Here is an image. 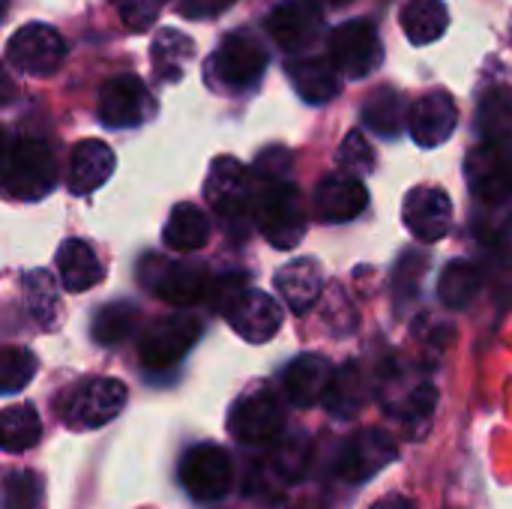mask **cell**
Masks as SVG:
<instances>
[{
    "label": "cell",
    "instance_id": "34",
    "mask_svg": "<svg viewBox=\"0 0 512 509\" xmlns=\"http://www.w3.org/2000/svg\"><path fill=\"white\" fill-rule=\"evenodd\" d=\"M36 375V357L27 348L0 345V396L24 390Z\"/></svg>",
    "mask_w": 512,
    "mask_h": 509
},
{
    "label": "cell",
    "instance_id": "2",
    "mask_svg": "<svg viewBox=\"0 0 512 509\" xmlns=\"http://www.w3.org/2000/svg\"><path fill=\"white\" fill-rule=\"evenodd\" d=\"M57 186V159L36 138H18L0 159V189L18 201H39Z\"/></svg>",
    "mask_w": 512,
    "mask_h": 509
},
{
    "label": "cell",
    "instance_id": "40",
    "mask_svg": "<svg viewBox=\"0 0 512 509\" xmlns=\"http://www.w3.org/2000/svg\"><path fill=\"white\" fill-rule=\"evenodd\" d=\"M237 0H174V9L183 15V18H192V21H204V18H216L222 12H228Z\"/></svg>",
    "mask_w": 512,
    "mask_h": 509
},
{
    "label": "cell",
    "instance_id": "13",
    "mask_svg": "<svg viewBox=\"0 0 512 509\" xmlns=\"http://www.w3.org/2000/svg\"><path fill=\"white\" fill-rule=\"evenodd\" d=\"M264 69H267V51L249 33H228L210 60V72L225 87H252L264 75Z\"/></svg>",
    "mask_w": 512,
    "mask_h": 509
},
{
    "label": "cell",
    "instance_id": "10",
    "mask_svg": "<svg viewBox=\"0 0 512 509\" xmlns=\"http://www.w3.org/2000/svg\"><path fill=\"white\" fill-rule=\"evenodd\" d=\"M180 483L195 501H219L234 483V462L222 447L198 444L180 462Z\"/></svg>",
    "mask_w": 512,
    "mask_h": 509
},
{
    "label": "cell",
    "instance_id": "20",
    "mask_svg": "<svg viewBox=\"0 0 512 509\" xmlns=\"http://www.w3.org/2000/svg\"><path fill=\"white\" fill-rule=\"evenodd\" d=\"M468 180L477 198L504 201L512 192V162L501 156L495 141H486L468 159Z\"/></svg>",
    "mask_w": 512,
    "mask_h": 509
},
{
    "label": "cell",
    "instance_id": "29",
    "mask_svg": "<svg viewBox=\"0 0 512 509\" xmlns=\"http://www.w3.org/2000/svg\"><path fill=\"white\" fill-rule=\"evenodd\" d=\"M24 303L30 318L42 330H54L60 324V297H57L54 276L48 270H30L24 276Z\"/></svg>",
    "mask_w": 512,
    "mask_h": 509
},
{
    "label": "cell",
    "instance_id": "27",
    "mask_svg": "<svg viewBox=\"0 0 512 509\" xmlns=\"http://www.w3.org/2000/svg\"><path fill=\"white\" fill-rule=\"evenodd\" d=\"M165 243L177 252H195L207 243L210 237V219L204 216V210L198 204H177L168 216V225L162 231Z\"/></svg>",
    "mask_w": 512,
    "mask_h": 509
},
{
    "label": "cell",
    "instance_id": "24",
    "mask_svg": "<svg viewBox=\"0 0 512 509\" xmlns=\"http://www.w3.org/2000/svg\"><path fill=\"white\" fill-rule=\"evenodd\" d=\"M57 273L66 291L81 294L102 282V264L84 240H66L57 249Z\"/></svg>",
    "mask_w": 512,
    "mask_h": 509
},
{
    "label": "cell",
    "instance_id": "38",
    "mask_svg": "<svg viewBox=\"0 0 512 509\" xmlns=\"http://www.w3.org/2000/svg\"><path fill=\"white\" fill-rule=\"evenodd\" d=\"M339 165L345 171H369L375 165V153H372V147H369V141L363 138L360 129L348 132V138L342 141V147H339Z\"/></svg>",
    "mask_w": 512,
    "mask_h": 509
},
{
    "label": "cell",
    "instance_id": "3",
    "mask_svg": "<svg viewBox=\"0 0 512 509\" xmlns=\"http://www.w3.org/2000/svg\"><path fill=\"white\" fill-rule=\"evenodd\" d=\"M141 282H147V288L159 300H165L177 309H186V306L207 300V291H210V276L201 264L165 261L156 255L141 261Z\"/></svg>",
    "mask_w": 512,
    "mask_h": 509
},
{
    "label": "cell",
    "instance_id": "23",
    "mask_svg": "<svg viewBox=\"0 0 512 509\" xmlns=\"http://www.w3.org/2000/svg\"><path fill=\"white\" fill-rule=\"evenodd\" d=\"M288 78L294 84V90L309 102V105H324L330 102L339 90V69L333 66V60L324 57H300L288 63Z\"/></svg>",
    "mask_w": 512,
    "mask_h": 509
},
{
    "label": "cell",
    "instance_id": "14",
    "mask_svg": "<svg viewBox=\"0 0 512 509\" xmlns=\"http://www.w3.org/2000/svg\"><path fill=\"white\" fill-rule=\"evenodd\" d=\"M402 219H405V228L420 243H438V240H444L450 234V225H453V201L438 186L411 189L408 198H405V204H402Z\"/></svg>",
    "mask_w": 512,
    "mask_h": 509
},
{
    "label": "cell",
    "instance_id": "36",
    "mask_svg": "<svg viewBox=\"0 0 512 509\" xmlns=\"http://www.w3.org/2000/svg\"><path fill=\"white\" fill-rule=\"evenodd\" d=\"M42 501V480L33 471H15L6 480V509H36Z\"/></svg>",
    "mask_w": 512,
    "mask_h": 509
},
{
    "label": "cell",
    "instance_id": "25",
    "mask_svg": "<svg viewBox=\"0 0 512 509\" xmlns=\"http://www.w3.org/2000/svg\"><path fill=\"white\" fill-rule=\"evenodd\" d=\"M399 21L414 45H432L444 36L450 12L441 0H408L399 12Z\"/></svg>",
    "mask_w": 512,
    "mask_h": 509
},
{
    "label": "cell",
    "instance_id": "17",
    "mask_svg": "<svg viewBox=\"0 0 512 509\" xmlns=\"http://www.w3.org/2000/svg\"><path fill=\"white\" fill-rule=\"evenodd\" d=\"M366 204V186L348 171L327 174L315 189V213L321 222H351L366 210Z\"/></svg>",
    "mask_w": 512,
    "mask_h": 509
},
{
    "label": "cell",
    "instance_id": "9",
    "mask_svg": "<svg viewBox=\"0 0 512 509\" xmlns=\"http://www.w3.org/2000/svg\"><path fill=\"white\" fill-rule=\"evenodd\" d=\"M285 429V408L270 390L246 393L228 417V432L249 447H264L276 441Z\"/></svg>",
    "mask_w": 512,
    "mask_h": 509
},
{
    "label": "cell",
    "instance_id": "16",
    "mask_svg": "<svg viewBox=\"0 0 512 509\" xmlns=\"http://www.w3.org/2000/svg\"><path fill=\"white\" fill-rule=\"evenodd\" d=\"M456 123H459V108H456L453 96L444 93V90H432V93L420 96L411 105V114H408L411 138L420 147L444 144L456 132Z\"/></svg>",
    "mask_w": 512,
    "mask_h": 509
},
{
    "label": "cell",
    "instance_id": "37",
    "mask_svg": "<svg viewBox=\"0 0 512 509\" xmlns=\"http://www.w3.org/2000/svg\"><path fill=\"white\" fill-rule=\"evenodd\" d=\"M129 30H147L156 24L165 0H108Z\"/></svg>",
    "mask_w": 512,
    "mask_h": 509
},
{
    "label": "cell",
    "instance_id": "41",
    "mask_svg": "<svg viewBox=\"0 0 512 509\" xmlns=\"http://www.w3.org/2000/svg\"><path fill=\"white\" fill-rule=\"evenodd\" d=\"M288 168H291V156L285 150H279V147H270L255 162V174L261 177V183L264 180H285V171Z\"/></svg>",
    "mask_w": 512,
    "mask_h": 509
},
{
    "label": "cell",
    "instance_id": "22",
    "mask_svg": "<svg viewBox=\"0 0 512 509\" xmlns=\"http://www.w3.org/2000/svg\"><path fill=\"white\" fill-rule=\"evenodd\" d=\"M276 291L282 294L288 309H294L297 315L309 312L324 291V273H321L318 261L315 258H297V261L285 264L276 273Z\"/></svg>",
    "mask_w": 512,
    "mask_h": 509
},
{
    "label": "cell",
    "instance_id": "45",
    "mask_svg": "<svg viewBox=\"0 0 512 509\" xmlns=\"http://www.w3.org/2000/svg\"><path fill=\"white\" fill-rule=\"evenodd\" d=\"M321 3H327V6H345V3H351V0H321Z\"/></svg>",
    "mask_w": 512,
    "mask_h": 509
},
{
    "label": "cell",
    "instance_id": "42",
    "mask_svg": "<svg viewBox=\"0 0 512 509\" xmlns=\"http://www.w3.org/2000/svg\"><path fill=\"white\" fill-rule=\"evenodd\" d=\"M15 96H18V87H15V81L6 75V69L0 66V105H9Z\"/></svg>",
    "mask_w": 512,
    "mask_h": 509
},
{
    "label": "cell",
    "instance_id": "1",
    "mask_svg": "<svg viewBox=\"0 0 512 509\" xmlns=\"http://www.w3.org/2000/svg\"><path fill=\"white\" fill-rule=\"evenodd\" d=\"M252 216L276 249H294L306 237V207L300 189L288 180H264L252 195Z\"/></svg>",
    "mask_w": 512,
    "mask_h": 509
},
{
    "label": "cell",
    "instance_id": "46",
    "mask_svg": "<svg viewBox=\"0 0 512 509\" xmlns=\"http://www.w3.org/2000/svg\"><path fill=\"white\" fill-rule=\"evenodd\" d=\"M6 6H9V0H0V15L6 12Z\"/></svg>",
    "mask_w": 512,
    "mask_h": 509
},
{
    "label": "cell",
    "instance_id": "7",
    "mask_svg": "<svg viewBox=\"0 0 512 509\" xmlns=\"http://www.w3.org/2000/svg\"><path fill=\"white\" fill-rule=\"evenodd\" d=\"M6 57L24 75L48 78L63 66L66 42L54 27L33 21V24H24L21 30L12 33V39L6 42Z\"/></svg>",
    "mask_w": 512,
    "mask_h": 509
},
{
    "label": "cell",
    "instance_id": "32",
    "mask_svg": "<svg viewBox=\"0 0 512 509\" xmlns=\"http://www.w3.org/2000/svg\"><path fill=\"white\" fill-rule=\"evenodd\" d=\"M480 285H483V276H480L477 264H471V261H450L444 267V273H441L438 297L450 309H465L477 297Z\"/></svg>",
    "mask_w": 512,
    "mask_h": 509
},
{
    "label": "cell",
    "instance_id": "39",
    "mask_svg": "<svg viewBox=\"0 0 512 509\" xmlns=\"http://www.w3.org/2000/svg\"><path fill=\"white\" fill-rule=\"evenodd\" d=\"M435 405H438V390H435L432 384H423V387H417V390L408 396V405H405L402 417L408 420V426L426 423V420L432 417Z\"/></svg>",
    "mask_w": 512,
    "mask_h": 509
},
{
    "label": "cell",
    "instance_id": "26",
    "mask_svg": "<svg viewBox=\"0 0 512 509\" xmlns=\"http://www.w3.org/2000/svg\"><path fill=\"white\" fill-rule=\"evenodd\" d=\"M192 57H195V42L183 30H174V27L159 30L156 39H153V45H150L153 69L165 81H180L183 72H186V66L192 63Z\"/></svg>",
    "mask_w": 512,
    "mask_h": 509
},
{
    "label": "cell",
    "instance_id": "8",
    "mask_svg": "<svg viewBox=\"0 0 512 509\" xmlns=\"http://www.w3.org/2000/svg\"><path fill=\"white\" fill-rule=\"evenodd\" d=\"M156 114V99L138 75H114L99 90V120L108 129H132Z\"/></svg>",
    "mask_w": 512,
    "mask_h": 509
},
{
    "label": "cell",
    "instance_id": "11",
    "mask_svg": "<svg viewBox=\"0 0 512 509\" xmlns=\"http://www.w3.org/2000/svg\"><path fill=\"white\" fill-rule=\"evenodd\" d=\"M204 195L225 222H246L252 213V177L246 165L234 156H219L210 165Z\"/></svg>",
    "mask_w": 512,
    "mask_h": 509
},
{
    "label": "cell",
    "instance_id": "33",
    "mask_svg": "<svg viewBox=\"0 0 512 509\" xmlns=\"http://www.w3.org/2000/svg\"><path fill=\"white\" fill-rule=\"evenodd\" d=\"M135 321H138V309L132 303H108L93 318V339L102 348H114L132 336Z\"/></svg>",
    "mask_w": 512,
    "mask_h": 509
},
{
    "label": "cell",
    "instance_id": "12",
    "mask_svg": "<svg viewBox=\"0 0 512 509\" xmlns=\"http://www.w3.org/2000/svg\"><path fill=\"white\" fill-rule=\"evenodd\" d=\"M396 441L381 429H363L351 435L336 456V477L345 483H366L390 462H396Z\"/></svg>",
    "mask_w": 512,
    "mask_h": 509
},
{
    "label": "cell",
    "instance_id": "43",
    "mask_svg": "<svg viewBox=\"0 0 512 509\" xmlns=\"http://www.w3.org/2000/svg\"><path fill=\"white\" fill-rule=\"evenodd\" d=\"M372 509H417L408 498H402V495H387V498H381L378 504Z\"/></svg>",
    "mask_w": 512,
    "mask_h": 509
},
{
    "label": "cell",
    "instance_id": "30",
    "mask_svg": "<svg viewBox=\"0 0 512 509\" xmlns=\"http://www.w3.org/2000/svg\"><path fill=\"white\" fill-rule=\"evenodd\" d=\"M321 402L333 417H342V420L354 417L366 402V384H363L360 369L351 363V366H342L339 372H333Z\"/></svg>",
    "mask_w": 512,
    "mask_h": 509
},
{
    "label": "cell",
    "instance_id": "44",
    "mask_svg": "<svg viewBox=\"0 0 512 509\" xmlns=\"http://www.w3.org/2000/svg\"><path fill=\"white\" fill-rule=\"evenodd\" d=\"M9 150V138H6V129L0 126V159H3V153Z\"/></svg>",
    "mask_w": 512,
    "mask_h": 509
},
{
    "label": "cell",
    "instance_id": "15",
    "mask_svg": "<svg viewBox=\"0 0 512 509\" xmlns=\"http://www.w3.org/2000/svg\"><path fill=\"white\" fill-rule=\"evenodd\" d=\"M222 315L228 318L231 330L240 339L252 342V345L270 342L279 333V327H282V306L270 294L252 291V288H246L243 294H237L234 303Z\"/></svg>",
    "mask_w": 512,
    "mask_h": 509
},
{
    "label": "cell",
    "instance_id": "18",
    "mask_svg": "<svg viewBox=\"0 0 512 509\" xmlns=\"http://www.w3.org/2000/svg\"><path fill=\"white\" fill-rule=\"evenodd\" d=\"M321 15L309 3H282L267 15V33L282 51H303L318 39Z\"/></svg>",
    "mask_w": 512,
    "mask_h": 509
},
{
    "label": "cell",
    "instance_id": "21",
    "mask_svg": "<svg viewBox=\"0 0 512 509\" xmlns=\"http://www.w3.org/2000/svg\"><path fill=\"white\" fill-rule=\"evenodd\" d=\"M333 378V369L324 357L318 354H303L297 357L288 369H285V396L291 399V405L297 408H312L324 399L327 384Z\"/></svg>",
    "mask_w": 512,
    "mask_h": 509
},
{
    "label": "cell",
    "instance_id": "28",
    "mask_svg": "<svg viewBox=\"0 0 512 509\" xmlns=\"http://www.w3.org/2000/svg\"><path fill=\"white\" fill-rule=\"evenodd\" d=\"M42 438V420L33 405H9L0 411V450L24 453L33 450Z\"/></svg>",
    "mask_w": 512,
    "mask_h": 509
},
{
    "label": "cell",
    "instance_id": "35",
    "mask_svg": "<svg viewBox=\"0 0 512 509\" xmlns=\"http://www.w3.org/2000/svg\"><path fill=\"white\" fill-rule=\"evenodd\" d=\"M480 132L489 138V141H501L504 135L512 132V90L510 87H495L483 105H480Z\"/></svg>",
    "mask_w": 512,
    "mask_h": 509
},
{
    "label": "cell",
    "instance_id": "4",
    "mask_svg": "<svg viewBox=\"0 0 512 509\" xmlns=\"http://www.w3.org/2000/svg\"><path fill=\"white\" fill-rule=\"evenodd\" d=\"M198 336H201V321L195 315H186V312L162 315L144 330L141 345H138V357L153 372L171 369L192 351Z\"/></svg>",
    "mask_w": 512,
    "mask_h": 509
},
{
    "label": "cell",
    "instance_id": "31",
    "mask_svg": "<svg viewBox=\"0 0 512 509\" xmlns=\"http://www.w3.org/2000/svg\"><path fill=\"white\" fill-rule=\"evenodd\" d=\"M363 123L378 132L381 138H396L402 132L405 120V99L393 87H378L369 102L363 105Z\"/></svg>",
    "mask_w": 512,
    "mask_h": 509
},
{
    "label": "cell",
    "instance_id": "6",
    "mask_svg": "<svg viewBox=\"0 0 512 509\" xmlns=\"http://www.w3.org/2000/svg\"><path fill=\"white\" fill-rule=\"evenodd\" d=\"M330 60L348 78L372 75L384 60V48H381V36H378L375 24L366 18L339 24L330 33Z\"/></svg>",
    "mask_w": 512,
    "mask_h": 509
},
{
    "label": "cell",
    "instance_id": "19",
    "mask_svg": "<svg viewBox=\"0 0 512 509\" xmlns=\"http://www.w3.org/2000/svg\"><path fill=\"white\" fill-rule=\"evenodd\" d=\"M114 150L105 141L87 138L78 147H72L69 156V171H66V186L72 195H90L99 186L108 183V177L114 174Z\"/></svg>",
    "mask_w": 512,
    "mask_h": 509
},
{
    "label": "cell",
    "instance_id": "5",
    "mask_svg": "<svg viewBox=\"0 0 512 509\" xmlns=\"http://www.w3.org/2000/svg\"><path fill=\"white\" fill-rule=\"evenodd\" d=\"M126 408V384L117 378H93L75 387L63 405V423L75 432L108 426Z\"/></svg>",
    "mask_w": 512,
    "mask_h": 509
}]
</instances>
